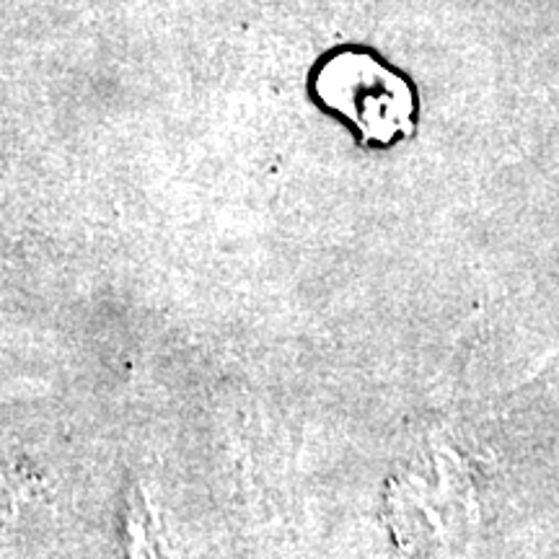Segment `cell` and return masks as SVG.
Segmentation results:
<instances>
[{"mask_svg":"<svg viewBox=\"0 0 559 559\" xmlns=\"http://www.w3.org/2000/svg\"><path fill=\"white\" fill-rule=\"evenodd\" d=\"M317 94L326 107L345 115L366 143H391L407 135L415 99L407 81L362 52H342L317 75Z\"/></svg>","mask_w":559,"mask_h":559,"instance_id":"1","label":"cell"}]
</instances>
